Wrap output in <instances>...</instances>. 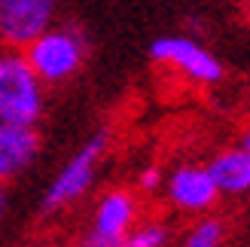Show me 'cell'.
Segmentation results:
<instances>
[{
  "mask_svg": "<svg viewBox=\"0 0 250 247\" xmlns=\"http://www.w3.org/2000/svg\"><path fill=\"white\" fill-rule=\"evenodd\" d=\"M226 238V223L217 217H198V223L189 226L183 238V247H223Z\"/></svg>",
  "mask_w": 250,
  "mask_h": 247,
  "instance_id": "10",
  "label": "cell"
},
{
  "mask_svg": "<svg viewBox=\"0 0 250 247\" xmlns=\"http://www.w3.org/2000/svg\"><path fill=\"white\" fill-rule=\"evenodd\" d=\"M37 156H40L37 125H19V122L0 119V186L24 174Z\"/></svg>",
  "mask_w": 250,
  "mask_h": 247,
  "instance_id": "8",
  "label": "cell"
},
{
  "mask_svg": "<svg viewBox=\"0 0 250 247\" xmlns=\"http://www.w3.org/2000/svg\"><path fill=\"white\" fill-rule=\"evenodd\" d=\"M244 3H250V0H244Z\"/></svg>",
  "mask_w": 250,
  "mask_h": 247,
  "instance_id": "15",
  "label": "cell"
},
{
  "mask_svg": "<svg viewBox=\"0 0 250 247\" xmlns=\"http://www.w3.org/2000/svg\"><path fill=\"white\" fill-rule=\"evenodd\" d=\"M58 0H0V46L24 49L55 24Z\"/></svg>",
  "mask_w": 250,
  "mask_h": 247,
  "instance_id": "6",
  "label": "cell"
},
{
  "mask_svg": "<svg viewBox=\"0 0 250 247\" xmlns=\"http://www.w3.org/2000/svg\"><path fill=\"white\" fill-rule=\"evenodd\" d=\"M165 199L183 214H208L220 199V186L208 165H180L165 177Z\"/></svg>",
  "mask_w": 250,
  "mask_h": 247,
  "instance_id": "7",
  "label": "cell"
},
{
  "mask_svg": "<svg viewBox=\"0 0 250 247\" xmlns=\"http://www.w3.org/2000/svg\"><path fill=\"white\" fill-rule=\"evenodd\" d=\"M107 144H110V134L98 131L95 138H89L77 153L67 159L64 168L55 174V180L49 183V189L43 195V211L46 214L61 211V207H70L73 202H80L83 195L92 189L95 174H98V162L104 159Z\"/></svg>",
  "mask_w": 250,
  "mask_h": 247,
  "instance_id": "3",
  "label": "cell"
},
{
  "mask_svg": "<svg viewBox=\"0 0 250 247\" xmlns=\"http://www.w3.org/2000/svg\"><path fill=\"white\" fill-rule=\"evenodd\" d=\"M149 58L162 67L183 73L195 85H214L223 80V64L192 37H159L149 46Z\"/></svg>",
  "mask_w": 250,
  "mask_h": 247,
  "instance_id": "4",
  "label": "cell"
},
{
  "mask_svg": "<svg viewBox=\"0 0 250 247\" xmlns=\"http://www.w3.org/2000/svg\"><path fill=\"white\" fill-rule=\"evenodd\" d=\"M46 107V82L37 77L24 49L0 46V119L37 125Z\"/></svg>",
  "mask_w": 250,
  "mask_h": 247,
  "instance_id": "1",
  "label": "cell"
},
{
  "mask_svg": "<svg viewBox=\"0 0 250 247\" xmlns=\"http://www.w3.org/2000/svg\"><path fill=\"white\" fill-rule=\"evenodd\" d=\"M137 223V199L128 189H110L95 205L92 226L83 235V247H125V235Z\"/></svg>",
  "mask_w": 250,
  "mask_h": 247,
  "instance_id": "5",
  "label": "cell"
},
{
  "mask_svg": "<svg viewBox=\"0 0 250 247\" xmlns=\"http://www.w3.org/2000/svg\"><path fill=\"white\" fill-rule=\"evenodd\" d=\"M165 186V174H162L159 168H144L141 171V189L144 192H156Z\"/></svg>",
  "mask_w": 250,
  "mask_h": 247,
  "instance_id": "12",
  "label": "cell"
},
{
  "mask_svg": "<svg viewBox=\"0 0 250 247\" xmlns=\"http://www.w3.org/2000/svg\"><path fill=\"white\" fill-rule=\"evenodd\" d=\"M3 205H6V195H3V186H0V214H3Z\"/></svg>",
  "mask_w": 250,
  "mask_h": 247,
  "instance_id": "14",
  "label": "cell"
},
{
  "mask_svg": "<svg viewBox=\"0 0 250 247\" xmlns=\"http://www.w3.org/2000/svg\"><path fill=\"white\" fill-rule=\"evenodd\" d=\"M241 146H247V150H250V125H247V131L241 134Z\"/></svg>",
  "mask_w": 250,
  "mask_h": 247,
  "instance_id": "13",
  "label": "cell"
},
{
  "mask_svg": "<svg viewBox=\"0 0 250 247\" xmlns=\"http://www.w3.org/2000/svg\"><path fill=\"white\" fill-rule=\"evenodd\" d=\"M168 244V229L162 223H141L131 226L125 235V247H165Z\"/></svg>",
  "mask_w": 250,
  "mask_h": 247,
  "instance_id": "11",
  "label": "cell"
},
{
  "mask_svg": "<svg viewBox=\"0 0 250 247\" xmlns=\"http://www.w3.org/2000/svg\"><path fill=\"white\" fill-rule=\"evenodd\" d=\"M210 174H214L220 195H244L250 192V150L247 146H232L223 150L208 162Z\"/></svg>",
  "mask_w": 250,
  "mask_h": 247,
  "instance_id": "9",
  "label": "cell"
},
{
  "mask_svg": "<svg viewBox=\"0 0 250 247\" xmlns=\"http://www.w3.org/2000/svg\"><path fill=\"white\" fill-rule=\"evenodd\" d=\"M24 55L46 85H61L83 70L89 58V40L73 24H52L24 46Z\"/></svg>",
  "mask_w": 250,
  "mask_h": 247,
  "instance_id": "2",
  "label": "cell"
}]
</instances>
